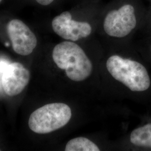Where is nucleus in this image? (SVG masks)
Instances as JSON below:
<instances>
[{"label": "nucleus", "mask_w": 151, "mask_h": 151, "mask_svg": "<svg viewBox=\"0 0 151 151\" xmlns=\"http://www.w3.org/2000/svg\"><path fill=\"white\" fill-rule=\"evenodd\" d=\"M0 151H1V150H0Z\"/></svg>", "instance_id": "obj_13"}, {"label": "nucleus", "mask_w": 151, "mask_h": 151, "mask_svg": "<svg viewBox=\"0 0 151 151\" xmlns=\"http://www.w3.org/2000/svg\"><path fill=\"white\" fill-rule=\"evenodd\" d=\"M52 57L56 65L65 70L67 76L72 81H83L91 73V60L83 50L72 42L65 41L56 45Z\"/></svg>", "instance_id": "obj_1"}, {"label": "nucleus", "mask_w": 151, "mask_h": 151, "mask_svg": "<svg viewBox=\"0 0 151 151\" xmlns=\"http://www.w3.org/2000/svg\"><path fill=\"white\" fill-rule=\"evenodd\" d=\"M54 0H36L39 4L43 6H47L52 4Z\"/></svg>", "instance_id": "obj_11"}, {"label": "nucleus", "mask_w": 151, "mask_h": 151, "mask_svg": "<svg viewBox=\"0 0 151 151\" xmlns=\"http://www.w3.org/2000/svg\"><path fill=\"white\" fill-rule=\"evenodd\" d=\"M130 139L135 146L151 148V123L134 130L130 134Z\"/></svg>", "instance_id": "obj_8"}, {"label": "nucleus", "mask_w": 151, "mask_h": 151, "mask_svg": "<svg viewBox=\"0 0 151 151\" xmlns=\"http://www.w3.org/2000/svg\"><path fill=\"white\" fill-rule=\"evenodd\" d=\"M30 80V72L23 65L14 62L6 65L1 78V85L6 94L14 96L20 94Z\"/></svg>", "instance_id": "obj_7"}, {"label": "nucleus", "mask_w": 151, "mask_h": 151, "mask_svg": "<svg viewBox=\"0 0 151 151\" xmlns=\"http://www.w3.org/2000/svg\"><path fill=\"white\" fill-rule=\"evenodd\" d=\"M1 1H2V0H0V2H1Z\"/></svg>", "instance_id": "obj_12"}, {"label": "nucleus", "mask_w": 151, "mask_h": 151, "mask_svg": "<svg viewBox=\"0 0 151 151\" xmlns=\"http://www.w3.org/2000/svg\"><path fill=\"white\" fill-rule=\"evenodd\" d=\"M71 109L63 103L48 104L32 113L29 127L38 134H47L63 127L70 120Z\"/></svg>", "instance_id": "obj_3"}, {"label": "nucleus", "mask_w": 151, "mask_h": 151, "mask_svg": "<svg viewBox=\"0 0 151 151\" xmlns=\"http://www.w3.org/2000/svg\"><path fill=\"white\" fill-rule=\"evenodd\" d=\"M137 19L134 7L130 4L109 12L104 21V29L110 37L123 38L136 27Z\"/></svg>", "instance_id": "obj_4"}, {"label": "nucleus", "mask_w": 151, "mask_h": 151, "mask_svg": "<svg viewBox=\"0 0 151 151\" xmlns=\"http://www.w3.org/2000/svg\"><path fill=\"white\" fill-rule=\"evenodd\" d=\"M65 151H99L93 142L84 137H77L70 140L66 145Z\"/></svg>", "instance_id": "obj_9"}, {"label": "nucleus", "mask_w": 151, "mask_h": 151, "mask_svg": "<svg viewBox=\"0 0 151 151\" xmlns=\"http://www.w3.org/2000/svg\"><path fill=\"white\" fill-rule=\"evenodd\" d=\"M72 18L68 11L55 16L52 22L54 32L64 39L73 42L86 38L91 34L92 27L89 23L76 21Z\"/></svg>", "instance_id": "obj_5"}, {"label": "nucleus", "mask_w": 151, "mask_h": 151, "mask_svg": "<svg viewBox=\"0 0 151 151\" xmlns=\"http://www.w3.org/2000/svg\"><path fill=\"white\" fill-rule=\"evenodd\" d=\"M106 67L113 77L132 91H144L150 86L147 70L137 61L114 55L108 58Z\"/></svg>", "instance_id": "obj_2"}, {"label": "nucleus", "mask_w": 151, "mask_h": 151, "mask_svg": "<svg viewBox=\"0 0 151 151\" xmlns=\"http://www.w3.org/2000/svg\"><path fill=\"white\" fill-rule=\"evenodd\" d=\"M7 30L15 52L22 55L32 53L37 45V39L24 22L18 19L12 20L7 24Z\"/></svg>", "instance_id": "obj_6"}, {"label": "nucleus", "mask_w": 151, "mask_h": 151, "mask_svg": "<svg viewBox=\"0 0 151 151\" xmlns=\"http://www.w3.org/2000/svg\"><path fill=\"white\" fill-rule=\"evenodd\" d=\"M8 64L7 62H6L5 61H0V80H1L2 76L3 74V72L5 70L6 65Z\"/></svg>", "instance_id": "obj_10"}]
</instances>
